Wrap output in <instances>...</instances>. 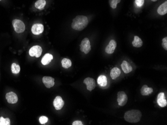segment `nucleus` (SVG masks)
<instances>
[{
    "mask_svg": "<svg viewBox=\"0 0 167 125\" xmlns=\"http://www.w3.org/2000/svg\"><path fill=\"white\" fill-rule=\"evenodd\" d=\"M6 98L7 102L10 104H15L18 101L17 95L13 92L7 93L6 95Z\"/></svg>",
    "mask_w": 167,
    "mask_h": 125,
    "instance_id": "1a4fd4ad",
    "label": "nucleus"
},
{
    "mask_svg": "<svg viewBox=\"0 0 167 125\" xmlns=\"http://www.w3.org/2000/svg\"><path fill=\"white\" fill-rule=\"evenodd\" d=\"M0 1H1V0H0Z\"/></svg>",
    "mask_w": 167,
    "mask_h": 125,
    "instance_id": "7c9ffc66",
    "label": "nucleus"
},
{
    "mask_svg": "<svg viewBox=\"0 0 167 125\" xmlns=\"http://www.w3.org/2000/svg\"><path fill=\"white\" fill-rule=\"evenodd\" d=\"M88 23L89 21L87 17L85 15H77L72 22V29L76 31H82L87 27Z\"/></svg>",
    "mask_w": 167,
    "mask_h": 125,
    "instance_id": "f257e3e1",
    "label": "nucleus"
},
{
    "mask_svg": "<svg viewBox=\"0 0 167 125\" xmlns=\"http://www.w3.org/2000/svg\"><path fill=\"white\" fill-rule=\"evenodd\" d=\"M84 83L86 85L87 90L90 91L93 90L96 86L95 80L93 78L90 77H88L85 79L84 80Z\"/></svg>",
    "mask_w": 167,
    "mask_h": 125,
    "instance_id": "0eeeda50",
    "label": "nucleus"
},
{
    "mask_svg": "<svg viewBox=\"0 0 167 125\" xmlns=\"http://www.w3.org/2000/svg\"><path fill=\"white\" fill-rule=\"evenodd\" d=\"M73 125H83V123L82 122L80 121H74V122L72 124Z\"/></svg>",
    "mask_w": 167,
    "mask_h": 125,
    "instance_id": "c85d7f7f",
    "label": "nucleus"
},
{
    "mask_svg": "<svg viewBox=\"0 0 167 125\" xmlns=\"http://www.w3.org/2000/svg\"><path fill=\"white\" fill-rule=\"evenodd\" d=\"M48 121V118L46 116H41L39 118V122L41 124H45Z\"/></svg>",
    "mask_w": 167,
    "mask_h": 125,
    "instance_id": "a878e982",
    "label": "nucleus"
},
{
    "mask_svg": "<svg viewBox=\"0 0 167 125\" xmlns=\"http://www.w3.org/2000/svg\"><path fill=\"white\" fill-rule=\"evenodd\" d=\"M44 25L41 24H34L31 28V31L35 35H39L44 32Z\"/></svg>",
    "mask_w": 167,
    "mask_h": 125,
    "instance_id": "6e6552de",
    "label": "nucleus"
},
{
    "mask_svg": "<svg viewBox=\"0 0 167 125\" xmlns=\"http://www.w3.org/2000/svg\"><path fill=\"white\" fill-rule=\"evenodd\" d=\"M13 26L14 30L17 33H22L25 30V25L22 20L18 19H15L13 20Z\"/></svg>",
    "mask_w": 167,
    "mask_h": 125,
    "instance_id": "7ed1b4c3",
    "label": "nucleus"
},
{
    "mask_svg": "<svg viewBox=\"0 0 167 125\" xmlns=\"http://www.w3.org/2000/svg\"><path fill=\"white\" fill-rule=\"evenodd\" d=\"M117 102L120 106H124L128 102V96L124 91H120L117 94Z\"/></svg>",
    "mask_w": 167,
    "mask_h": 125,
    "instance_id": "39448f33",
    "label": "nucleus"
},
{
    "mask_svg": "<svg viewBox=\"0 0 167 125\" xmlns=\"http://www.w3.org/2000/svg\"><path fill=\"white\" fill-rule=\"evenodd\" d=\"M117 47V43L114 39H112L110 41L109 44H108L105 48V51L108 54H113Z\"/></svg>",
    "mask_w": 167,
    "mask_h": 125,
    "instance_id": "f8f14e48",
    "label": "nucleus"
},
{
    "mask_svg": "<svg viewBox=\"0 0 167 125\" xmlns=\"http://www.w3.org/2000/svg\"><path fill=\"white\" fill-rule=\"evenodd\" d=\"M162 46L165 49L166 51L167 50V37H164L162 41Z\"/></svg>",
    "mask_w": 167,
    "mask_h": 125,
    "instance_id": "cd10ccee",
    "label": "nucleus"
},
{
    "mask_svg": "<svg viewBox=\"0 0 167 125\" xmlns=\"http://www.w3.org/2000/svg\"><path fill=\"white\" fill-rule=\"evenodd\" d=\"M121 70L118 67L112 68L110 72V76L112 79H116L121 74Z\"/></svg>",
    "mask_w": 167,
    "mask_h": 125,
    "instance_id": "a211bd4d",
    "label": "nucleus"
},
{
    "mask_svg": "<svg viewBox=\"0 0 167 125\" xmlns=\"http://www.w3.org/2000/svg\"><path fill=\"white\" fill-rule=\"evenodd\" d=\"M143 41L138 36H135L134 39L132 42L133 46L135 47H141L143 46Z\"/></svg>",
    "mask_w": 167,
    "mask_h": 125,
    "instance_id": "6ab92c4d",
    "label": "nucleus"
},
{
    "mask_svg": "<svg viewBox=\"0 0 167 125\" xmlns=\"http://www.w3.org/2000/svg\"><path fill=\"white\" fill-rule=\"evenodd\" d=\"M157 12L159 15H165L167 13V1L162 4L159 7Z\"/></svg>",
    "mask_w": 167,
    "mask_h": 125,
    "instance_id": "f3484780",
    "label": "nucleus"
},
{
    "mask_svg": "<svg viewBox=\"0 0 167 125\" xmlns=\"http://www.w3.org/2000/svg\"><path fill=\"white\" fill-rule=\"evenodd\" d=\"M46 4V2L45 0H38L35 4V6L36 8L42 10L44 8Z\"/></svg>",
    "mask_w": 167,
    "mask_h": 125,
    "instance_id": "412c9836",
    "label": "nucleus"
},
{
    "mask_svg": "<svg viewBox=\"0 0 167 125\" xmlns=\"http://www.w3.org/2000/svg\"><path fill=\"white\" fill-rule=\"evenodd\" d=\"M65 104V102L64 101L61 97L57 96L53 102V105L56 109V110H60L62 109Z\"/></svg>",
    "mask_w": 167,
    "mask_h": 125,
    "instance_id": "9d476101",
    "label": "nucleus"
},
{
    "mask_svg": "<svg viewBox=\"0 0 167 125\" xmlns=\"http://www.w3.org/2000/svg\"><path fill=\"white\" fill-rule=\"evenodd\" d=\"M157 102L161 107H165L167 105V100L165 97V94L163 92L159 93L157 97Z\"/></svg>",
    "mask_w": 167,
    "mask_h": 125,
    "instance_id": "ddd939ff",
    "label": "nucleus"
},
{
    "mask_svg": "<svg viewBox=\"0 0 167 125\" xmlns=\"http://www.w3.org/2000/svg\"><path fill=\"white\" fill-rule=\"evenodd\" d=\"M11 70L14 74H18L20 72V66L15 63H13L11 65Z\"/></svg>",
    "mask_w": 167,
    "mask_h": 125,
    "instance_id": "5701e85b",
    "label": "nucleus"
},
{
    "mask_svg": "<svg viewBox=\"0 0 167 125\" xmlns=\"http://www.w3.org/2000/svg\"><path fill=\"white\" fill-rule=\"evenodd\" d=\"M121 67L125 73H129L133 70V68L131 65L127 61L125 60L123 61V62L121 64Z\"/></svg>",
    "mask_w": 167,
    "mask_h": 125,
    "instance_id": "4468645a",
    "label": "nucleus"
},
{
    "mask_svg": "<svg viewBox=\"0 0 167 125\" xmlns=\"http://www.w3.org/2000/svg\"><path fill=\"white\" fill-rule=\"evenodd\" d=\"M53 59V56L52 54L46 53L43 56L42 59L41 60V63L44 65H46L49 64Z\"/></svg>",
    "mask_w": 167,
    "mask_h": 125,
    "instance_id": "dca6fc26",
    "label": "nucleus"
},
{
    "mask_svg": "<svg viewBox=\"0 0 167 125\" xmlns=\"http://www.w3.org/2000/svg\"><path fill=\"white\" fill-rule=\"evenodd\" d=\"M80 50L85 54H88L91 50L90 41L88 38L83 39L80 44Z\"/></svg>",
    "mask_w": 167,
    "mask_h": 125,
    "instance_id": "20e7f679",
    "label": "nucleus"
},
{
    "mask_svg": "<svg viewBox=\"0 0 167 125\" xmlns=\"http://www.w3.org/2000/svg\"><path fill=\"white\" fill-rule=\"evenodd\" d=\"M98 84L102 87H105L107 85V79L105 75H101L98 78Z\"/></svg>",
    "mask_w": 167,
    "mask_h": 125,
    "instance_id": "aec40b11",
    "label": "nucleus"
},
{
    "mask_svg": "<svg viewBox=\"0 0 167 125\" xmlns=\"http://www.w3.org/2000/svg\"><path fill=\"white\" fill-rule=\"evenodd\" d=\"M157 0H152V1L153 2H156V1H157Z\"/></svg>",
    "mask_w": 167,
    "mask_h": 125,
    "instance_id": "c756f323",
    "label": "nucleus"
},
{
    "mask_svg": "<svg viewBox=\"0 0 167 125\" xmlns=\"http://www.w3.org/2000/svg\"><path fill=\"white\" fill-rule=\"evenodd\" d=\"M153 92V89L152 88L148 87L147 85H144L142 86L141 89V94L143 96H148L151 94Z\"/></svg>",
    "mask_w": 167,
    "mask_h": 125,
    "instance_id": "2eb2a0df",
    "label": "nucleus"
},
{
    "mask_svg": "<svg viewBox=\"0 0 167 125\" xmlns=\"http://www.w3.org/2000/svg\"><path fill=\"white\" fill-rule=\"evenodd\" d=\"M11 121L8 118H4V117H0V125H10Z\"/></svg>",
    "mask_w": 167,
    "mask_h": 125,
    "instance_id": "b1692460",
    "label": "nucleus"
},
{
    "mask_svg": "<svg viewBox=\"0 0 167 125\" xmlns=\"http://www.w3.org/2000/svg\"><path fill=\"white\" fill-rule=\"evenodd\" d=\"M142 117L141 112L139 110H132L126 112L124 115L125 120L131 123L139 122Z\"/></svg>",
    "mask_w": 167,
    "mask_h": 125,
    "instance_id": "f03ea898",
    "label": "nucleus"
},
{
    "mask_svg": "<svg viewBox=\"0 0 167 125\" xmlns=\"http://www.w3.org/2000/svg\"><path fill=\"white\" fill-rule=\"evenodd\" d=\"M135 3L138 7H141L145 3V0H135Z\"/></svg>",
    "mask_w": 167,
    "mask_h": 125,
    "instance_id": "bb28decb",
    "label": "nucleus"
},
{
    "mask_svg": "<svg viewBox=\"0 0 167 125\" xmlns=\"http://www.w3.org/2000/svg\"><path fill=\"white\" fill-rule=\"evenodd\" d=\"M43 82L47 88H51L55 85V79L50 76H44L43 78Z\"/></svg>",
    "mask_w": 167,
    "mask_h": 125,
    "instance_id": "9b49d317",
    "label": "nucleus"
},
{
    "mask_svg": "<svg viewBox=\"0 0 167 125\" xmlns=\"http://www.w3.org/2000/svg\"><path fill=\"white\" fill-rule=\"evenodd\" d=\"M121 0H109L110 7L112 8H116L117 7L118 4L121 2Z\"/></svg>",
    "mask_w": 167,
    "mask_h": 125,
    "instance_id": "393cba45",
    "label": "nucleus"
},
{
    "mask_svg": "<svg viewBox=\"0 0 167 125\" xmlns=\"http://www.w3.org/2000/svg\"><path fill=\"white\" fill-rule=\"evenodd\" d=\"M42 48L39 46H33L29 51V54L32 57L39 58L42 53Z\"/></svg>",
    "mask_w": 167,
    "mask_h": 125,
    "instance_id": "423d86ee",
    "label": "nucleus"
},
{
    "mask_svg": "<svg viewBox=\"0 0 167 125\" xmlns=\"http://www.w3.org/2000/svg\"><path fill=\"white\" fill-rule=\"evenodd\" d=\"M62 65L63 67L67 69L72 66V62L71 60L68 58H64L62 60Z\"/></svg>",
    "mask_w": 167,
    "mask_h": 125,
    "instance_id": "4be33fe9",
    "label": "nucleus"
}]
</instances>
